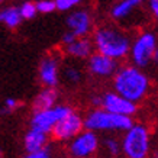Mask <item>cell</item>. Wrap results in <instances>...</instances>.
I'll list each match as a JSON object with an SVG mask.
<instances>
[{"label":"cell","mask_w":158,"mask_h":158,"mask_svg":"<svg viewBox=\"0 0 158 158\" xmlns=\"http://www.w3.org/2000/svg\"><path fill=\"white\" fill-rule=\"evenodd\" d=\"M120 154L125 158H149L151 134L142 123H134L120 139Z\"/></svg>","instance_id":"3"},{"label":"cell","mask_w":158,"mask_h":158,"mask_svg":"<svg viewBox=\"0 0 158 158\" xmlns=\"http://www.w3.org/2000/svg\"><path fill=\"white\" fill-rule=\"evenodd\" d=\"M91 105L94 107H100L102 106V96H94L91 99Z\"/></svg>","instance_id":"27"},{"label":"cell","mask_w":158,"mask_h":158,"mask_svg":"<svg viewBox=\"0 0 158 158\" xmlns=\"http://www.w3.org/2000/svg\"><path fill=\"white\" fill-rule=\"evenodd\" d=\"M100 144H102L100 148H103V151H105L110 158H116L120 155V141L116 138L115 135L106 136Z\"/></svg>","instance_id":"18"},{"label":"cell","mask_w":158,"mask_h":158,"mask_svg":"<svg viewBox=\"0 0 158 158\" xmlns=\"http://www.w3.org/2000/svg\"><path fill=\"white\" fill-rule=\"evenodd\" d=\"M71 110V107H68L65 105H55L49 109L36 110V112H34L32 119H31V128L49 134L58 120H61L64 116H67Z\"/></svg>","instance_id":"7"},{"label":"cell","mask_w":158,"mask_h":158,"mask_svg":"<svg viewBox=\"0 0 158 158\" xmlns=\"http://www.w3.org/2000/svg\"><path fill=\"white\" fill-rule=\"evenodd\" d=\"M39 80L45 87H57L60 83V61L55 55H48L41 61Z\"/></svg>","instance_id":"11"},{"label":"cell","mask_w":158,"mask_h":158,"mask_svg":"<svg viewBox=\"0 0 158 158\" xmlns=\"http://www.w3.org/2000/svg\"><path fill=\"white\" fill-rule=\"evenodd\" d=\"M83 129H84L83 118L74 110H71L67 116L58 120L49 134H52L54 139H57V141H70L77 134H80Z\"/></svg>","instance_id":"8"},{"label":"cell","mask_w":158,"mask_h":158,"mask_svg":"<svg viewBox=\"0 0 158 158\" xmlns=\"http://www.w3.org/2000/svg\"><path fill=\"white\" fill-rule=\"evenodd\" d=\"M2 2H3V0H0V3H2Z\"/></svg>","instance_id":"28"},{"label":"cell","mask_w":158,"mask_h":158,"mask_svg":"<svg viewBox=\"0 0 158 158\" xmlns=\"http://www.w3.org/2000/svg\"><path fill=\"white\" fill-rule=\"evenodd\" d=\"M113 90L132 103H139L147 97L151 89V80L147 73L132 64L118 67L113 74Z\"/></svg>","instance_id":"1"},{"label":"cell","mask_w":158,"mask_h":158,"mask_svg":"<svg viewBox=\"0 0 158 158\" xmlns=\"http://www.w3.org/2000/svg\"><path fill=\"white\" fill-rule=\"evenodd\" d=\"M22 158H51V152L48 148H42L35 152H26V155Z\"/></svg>","instance_id":"23"},{"label":"cell","mask_w":158,"mask_h":158,"mask_svg":"<svg viewBox=\"0 0 158 158\" xmlns=\"http://www.w3.org/2000/svg\"><path fill=\"white\" fill-rule=\"evenodd\" d=\"M84 129L93 132H125L134 125L131 116L116 115L107 110L96 107L83 119Z\"/></svg>","instance_id":"4"},{"label":"cell","mask_w":158,"mask_h":158,"mask_svg":"<svg viewBox=\"0 0 158 158\" xmlns=\"http://www.w3.org/2000/svg\"><path fill=\"white\" fill-rule=\"evenodd\" d=\"M58 93L54 87H45L42 91H39L34 100V112L36 110L49 109L52 106L57 105Z\"/></svg>","instance_id":"15"},{"label":"cell","mask_w":158,"mask_h":158,"mask_svg":"<svg viewBox=\"0 0 158 158\" xmlns=\"http://www.w3.org/2000/svg\"><path fill=\"white\" fill-rule=\"evenodd\" d=\"M18 100L16 99H12V97H9V99H6L5 102V109L7 110V112H12V110H15L16 107H18Z\"/></svg>","instance_id":"24"},{"label":"cell","mask_w":158,"mask_h":158,"mask_svg":"<svg viewBox=\"0 0 158 158\" xmlns=\"http://www.w3.org/2000/svg\"><path fill=\"white\" fill-rule=\"evenodd\" d=\"M142 2L144 0H120L119 3H116L113 6V9H112V18L116 20L128 18Z\"/></svg>","instance_id":"16"},{"label":"cell","mask_w":158,"mask_h":158,"mask_svg":"<svg viewBox=\"0 0 158 158\" xmlns=\"http://www.w3.org/2000/svg\"><path fill=\"white\" fill-rule=\"evenodd\" d=\"M76 38H77L76 35L73 34V32H70V31H68V32H65V34H64V36H62V39H61V41H62V45L65 47V45H68V44H71Z\"/></svg>","instance_id":"25"},{"label":"cell","mask_w":158,"mask_h":158,"mask_svg":"<svg viewBox=\"0 0 158 158\" xmlns=\"http://www.w3.org/2000/svg\"><path fill=\"white\" fill-rule=\"evenodd\" d=\"M47 144H48V134L34 128H31L23 138V147L26 152H35L42 148H47Z\"/></svg>","instance_id":"14"},{"label":"cell","mask_w":158,"mask_h":158,"mask_svg":"<svg viewBox=\"0 0 158 158\" xmlns=\"http://www.w3.org/2000/svg\"><path fill=\"white\" fill-rule=\"evenodd\" d=\"M35 7L39 13H51L55 10V3H54V0H41L35 5Z\"/></svg>","instance_id":"22"},{"label":"cell","mask_w":158,"mask_h":158,"mask_svg":"<svg viewBox=\"0 0 158 158\" xmlns=\"http://www.w3.org/2000/svg\"><path fill=\"white\" fill-rule=\"evenodd\" d=\"M81 0H54L55 3V9L61 10V12H67V10H71L73 7H76Z\"/></svg>","instance_id":"21"},{"label":"cell","mask_w":158,"mask_h":158,"mask_svg":"<svg viewBox=\"0 0 158 158\" xmlns=\"http://www.w3.org/2000/svg\"><path fill=\"white\" fill-rule=\"evenodd\" d=\"M132 65L145 70L157 60V36L154 32L145 31L131 42L129 54Z\"/></svg>","instance_id":"5"},{"label":"cell","mask_w":158,"mask_h":158,"mask_svg":"<svg viewBox=\"0 0 158 158\" xmlns=\"http://www.w3.org/2000/svg\"><path fill=\"white\" fill-rule=\"evenodd\" d=\"M118 61L113 58H109L103 55V54H91L89 57V70L93 76L102 77V78H107L112 77L118 70Z\"/></svg>","instance_id":"10"},{"label":"cell","mask_w":158,"mask_h":158,"mask_svg":"<svg viewBox=\"0 0 158 158\" xmlns=\"http://www.w3.org/2000/svg\"><path fill=\"white\" fill-rule=\"evenodd\" d=\"M22 20L23 19L19 13V7H6V9L0 10V22L5 23L7 28H18Z\"/></svg>","instance_id":"17"},{"label":"cell","mask_w":158,"mask_h":158,"mask_svg":"<svg viewBox=\"0 0 158 158\" xmlns=\"http://www.w3.org/2000/svg\"><path fill=\"white\" fill-rule=\"evenodd\" d=\"M102 109L107 110L110 113H116V115H125V116H132L136 113L138 106L136 103L126 100L125 97L119 96L115 91H107L102 96Z\"/></svg>","instance_id":"9"},{"label":"cell","mask_w":158,"mask_h":158,"mask_svg":"<svg viewBox=\"0 0 158 158\" xmlns=\"http://www.w3.org/2000/svg\"><path fill=\"white\" fill-rule=\"evenodd\" d=\"M68 31L73 32L77 38L86 36L91 29V18L87 10H74L67 18Z\"/></svg>","instance_id":"12"},{"label":"cell","mask_w":158,"mask_h":158,"mask_svg":"<svg viewBox=\"0 0 158 158\" xmlns=\"http://www.w3.org/2000/svg\"><path fill=\"white\" fill-rule=\"evenodd\" d=\"M93 42L86 36L81 38H76L71 44L65 45V52L73 58H78V60H84L89 58L93 54Z\"/></svg>","instance_id":"13"},{"label":"cell","mask_w":158,"mask_h":158,"mask_svg":"<svg viewBox=\"0 0 158 158\" xmlns=\"http://www.w3.org/2000/svg\"><path fill=\"white\" fill-rule=\"evenodd\" d=\"M149 10L154 16H158V0H148Z\"/></svg>","instance_id":"26"},{"label":"cell","mask_w":158,"mask_h":158,"mask_svg":"<svg viewBox=\"0 0 158 158\" xmlns=\"http://www.w3.org/2000/svg\"><path fill=\"white\" fill-rule=\"evenodd\" d=\"M62 77L68 84H78L81 81V71H80V68L74 67V65H68L64 68Z\"/></svg>","instance_id":"19"},{"label":"cell","mask_w":158,"mask_h":158,"mask_svg":"<svg viewBox=\"0 0 158 158\" xmlns=\"http://www.w3.org/2000/svg\"><path fill=\"white\" fill-rule=\"evenodd\" d=\"M100 149V139L97 132L83 129L68 144V154L71 158H93Z\"/></svg>","instance_id":"6"},{"label":"cell","mask_w":158,"mask_h":158,"mask_svg":"<svg viewBox=\"0 0 158 158\" xmlns=\"http://www.w3.org/2000/svg\"><path fill=\"white\" fill-rule=\"evenodd\" d=\"M19 13L22 16V19H34L36 15V7L35 3L32 2H25L23 5L19 7Z\"/></svg>","instance_id":"20"},{"label":"cell","mask_w":158,"mask_h":158,"mask_svg":"<svg viewBox=\"0 0 158 158\" xmlns=\"http://www.w3.org/2000/svg\"><path fill=\"white\" fill-rule=\"evenodd\" d=\"M131 36L116 26H102L94 32L93 47L99 54L119 61L129 54Z\"/></svg>","instance_id":"2"}]
</instances>
